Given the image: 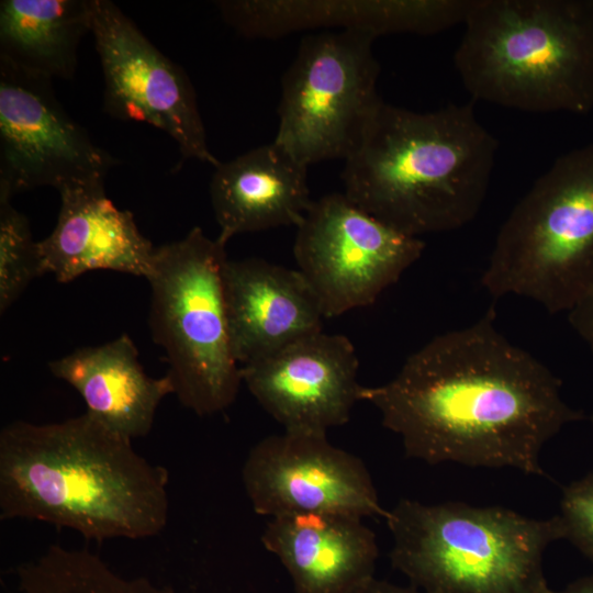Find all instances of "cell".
I'll use <instances>...</instances> for the list:
<instances>
[{
  "instance_id": "obj_17",
  "label": "cell",
  "mask_w": 593,
  "mask_h": 593,
  "mask_svg": "<svg viewBox=\"0 0 593 593\" xmlns=\"http://www.w3.org/2000/svg\"><path fill=\"white\" fill-rule=\"evenodd\" d=\"M295 593H356L374 578L379 548L362 518L326 513L271 517L261 536Z\"/></svg>"
},
{
  "instance_id": "obj_11",
  "label": "cell",
  "mask_w": 593,
  "mask_h": 593,
  "mask_svg": "<svg viewBox=\"0 0 593 593\" xmlns=\"http://www.w3.org/2000/svg\"><path fill=\"white\" fill-rule=\"evenodd\" d=\"M115 164L68 115L52 80L0 58V197L104 181Z\"/></svg>"
},
{
  "instance_id": "obj_6",
  "label": "cell",
  "mask_w": 593,
  "mask_h": 593,
  "mask_svg": "<svg viewBox=\"0 0 593 593\" xmlns=\"http://www.w3.org/2000/svg\"><path fill=\"white\" fill-rule=\"evenodd\" d=\"M494 298L569 312L593 289V143L559 156L502 224L481 276Z\"/></svg>"
},
{
  "instance_id": "obj_24",
  "label": "cell",
  "mask_w": 593,
  "mask_h": 593,
  "mask_svg": "<svg viewBox=\"0 0 593 593\" xmlns=\"http://www.w3.org/2000/svg\"><path fill=\"white\" fill-rule=\"evenodd\" d=\"M356 593H423L411 586H402L373 578Z\"/></svg>"
},
{
  "instance_id": "obj_5",
  "label": "cell",
  "mask_w": 593,
  "mask_h": 593,
  "mask_svg": "<svg viewBox=\"0 0 593 593\" xmlns=\"http://www.w3.org/2000/svg\"><path fill=\"white\" fill-rule=\"evenodd\" d=\"M390 560L423 593H549L547 547L563 539L557 515L542 519L501 506L425 504L388 511Z\"/></svg>"
},
{
  "instance_id": "obj_1",
  "label": "cell",
  "mask_w": 593,
  "mask_h": 593,
  "mask_svg": "<svg viewBox=\"0 0 593 593\" xmlns=\"http://www.w3.org/2000/svg\"><path fill=\"white\" fill-rule=\"evenodd\" d=\"M359 400L410 458L535 475H545V445L584 418L562 399L560 379L496 328L493 310L432 338L388 382L361 385Z\"/></svg>"
},
{
  "instance_id": "obj_21",
  "label": "cell",
  "mask_w": 593,
  "mask_h": 593,
  "mask_svg": "<svg viewBox=\"0 0 593 593\" xmlns=\"http://www.w3.org/2000/svg\"><path fill=\"white\" fill-rule=\"evenodd\" d=\"M38 242L27 219L0 197V312L3 314L32 280L43 276Z\"/></svg>"
},
{
  "instance_id": "obj_23",
  "label": "cell",
  "mask_w": 593,
  "mask_h": 593,
  "mask_svg": "<svg viewBox=\"0 0 593 593\" xmlns=\"http://www.w3.org/2000/svg\"><path fill=\"white\" fill-rule=\"evenodd\" d=\"M568 321L593 355V289L568 312Z\"/></svg>"
},
{
  "instance_id": "obj_7",
  "label": "cell",
  "mask_w": 593,
  "mask_h": 593,
  "mask_svg": "<svg viewBox=\"0 0 593 593\" xmlns=\"http://www.w3.org/2000/svg\"><path fill=\"white\" fill-rule=\"evenodd\" d=\"M225 247L195 226L156 246L147 278L153 339L165 350L177 399L199 416L230 407L243 383L225 304Z\"/></svg>"
},
{
  "instance_id": "obj_16",
  "label": "cell",
  "mask_w": 593,
  "mask_h": 593,
  "mask_svg": "<svg viewBox=\"0 0 593 593\" xmlns=\"http://www.w3.org/2000/svg\"><path fill=\"white\" fill-rule=\"evenodd\" d=\"M52 233L38 242L43 272L67 283L93 270L149 277L156 246L138 230L133 214L105 195L104 181L68 186Z\"/></svg>"
},
{
  "instance_id": "obj_3",
  "label": "cell",
  "mask_w": 593,
  "mask_h": 593,
  "mask_svg": "<svg viewBox=\"0 0 593 593\" xmlns=\"http://www.w3.org/2000/svg\"><path fill=\"white\" fill-rule=\"evenodd\" d=\"M497 149L471 102L417 112L383 101L345 160L344 194L410 236L454 231L482 208Z\"/></svg>"
},
{
  "instance_id": "obj_2",
  "label": "cell",
  "mask_w": 593,
  "mask_h": 593,
  "mask_svg": "<svg viewBox=\"0 0 593 593\" xmlns=\"http://www.w3.org/2000/svg\"><path fill=\"white\" fill-rule=\"evenodd\" d=\"M166 468L89 413L14 421L0 432V517L70 528L89 540L144 539L169 512Z\"/></svg>"
},
{
  "instance_id": "obj_12",
  "label": "cell",
  "mask_w": 593,
  "mask_h": 593,
  "mask_svg": "<svg viewBox=\"0 0 593 593\" xmlns=\"http://www.w3.org/2000/svg\"><path fill=\"white\" fill-rule=\"evenodd\" d=\"M242 480L253 510L276 517L326 513L385 517L363 461L326 435L283 432L249 450Z\"/></svg>"
},
{
  "instance_id": "obj_4",
  "label": "cell",
  "mask_w": 593,
  "mask_h": 593,
  "mask_svg": "<svg viewBox=\"0 0 593 593\" xmlns=\"http://www.w3.org/2000/svg\"><path fill=\"white\" fill-rule=\"evenodd\" d=\"M463 26L454 64L472 100L593 110V0H474Z\"/></svg>"
},
{
  "instance_id": "obj_14",
  "label": "cell",
  "mask_w": 593,
  "mask_h": 593,
  "mask_svg": "<svg viewBox=\"0 0 593 593\" xmlns=\"http://www.w3.org/2000/svg\"><path fill=\"white\" fill-rule=\"evenodd\" d=\"M473 0H224L220 13L248 38H279L314 29L432 35L463 24Z\"/></svg>"
},
{
  "instance_id": "obj_26",
  "label": "cell",
  "mask_w": 593,
  "mask_h": 593,
  "mask_svg": "<svg viewBox=\"0 0 593 593\" xmlns=\"http://www.w3.org/2000/svg\"><path fill=\"white\" fill-rule=\"evenodd\" d=\"M590 419H591V423L593 424V412H592V414H591Z\"/></svg>"
},
{
  "instance_id": "obj_10",
  "label": "cell",
  "mask_w": 593,
  "mask_h": 593,
  "mask_svg": "<svg viewBox=\"0 0 593 593\" xmlns=\"http://www.w3.org/2000/svg\"><path fill=\"white\" fill-rule=\"evenodd\" d=\"M90 33L104 78L103 109L123 121L143 122L167 133L183 158L217 167L186 71L160 53L109 0H90Z\"/></svg>"
},
{
  "instance_id": "obj_9",
  "label": "cell",
  "mask_w": 593,
  "mask_h": 593,
  "mask_svg": "<svg viewBox=\"0 0 593 593\" xmlns=\"http://www.w3.org/2000/svg\"><path fill=\"white\" fill-rule=\"evenodd\" d=\"M424 249L423 239L385 225L342 192L313 200L296 227L293 256L329 318L374 303Z\"/></svg>"
},
{
  "instance_id": "obj_13",
  "label": "cell",
  "mask_w": 593,
  "mask_h": 593,
  "mask_svg": "<svg viewBox=\"0 0 593 593\" xmlns=\"http://www.w3.org/2000/svg\"><path fill=\"white\" fill-rule=\"evenodd\" d=\"M359 360L342 334L323 331L240 367L242 382L284 432L327 435L360 401Z\"/></svg>"
},
{
  "instance_id": "obj_20",
  "label": "cell",
  "mask_w": 593,
  "mask_h": 593,
  "mask_svg": "<svg viewBox=\"0 0 593 593\" xmlns=\"http://www.w3.org/2000/svg\"><path fill=\"white\" fill-rule=\"evenodd\" d=\"M90 0H2L0 58L37 77L70 79Z\"/></svg>"
},
{
  "instance_id": "obj_19",
  "label": "cell",
  "mask_w": 593,
  "mask_h": 593,
  "mask_svg": "<svg viewBox=\"0 0 593 593\" xmlns=\"http://www.w3.org/2000/svg\"><path fill=\"white\" fill-rule=\"evenodd\" d=\"M48 368L81 395L87 413L130 440L148 435L158 405L175 394L168 374L153 378L144 371L127 334L76 349L51 361Z\"/></svg>"
},
{
  "instance_id": "obj_18",
  "label": "cell",
  "mask_w": 593,
  "mask_h": 593,
  "mask_svg": "<svg viewBox=\"0 0 593 593\" xmlns=\"http://www.w3.org/2000/svg\"><path fill=\"white\" fill-rule=\"evenodd\" d=\"M210 198L225 244L238 234L298 227L313 202L307 166L273 141L215 167Z\"/></svg>"
},
{
  "instance_id": "obj_22",
  "label": "cell",
  "mask_w": 593,
  "mask_h": 593,
  "mask_svg": "<svg viewBox=\"0 0 593 593\" xmlns=\"http://www.w3.org/2000/svg\"><path fill=\"white\" fill-rule=\"evenodd\" d=\"M557 516L563 539L593 562V471L563 488Z\"/></svg>"
},
{
  "instance_id": "obj_15",
  "label": "cell",
  "mask_w": 593,
  "mask_h": 593,
  "mask_svg": "<svg viewBox=\"0 0 593 593\" xmlns=\"http://www.w3.org/2000/svg\"><path fill=\"white\" fill-rule=\"evenodd\" d=\"M223 286L240 367L323 331L318 301L298 269L261 258L227 259Z\"/></svg>"
},
{
  "instance_id": "obj_25",
  "label": "cell",
  "mask_w": 593,
  "mask_h": 593,
  "mask_svg": "<svg viewBox=\"0 0 593 593\" xmlns=\"http://www.w3.org/2000/svg\"><path fill=\"white\" fill-rule=\"evenodd\" d=\"M549 593H593V574L578 579L562 590H550Z\"/></svg>"
},
{
  "instance_id": "obj_8",
  "label": "cell",
  "mask_w": 593,
  "mask_h": 593,
  "mask_svg": "<svg viewBox=\"0 0 593 593\" xmlns=\"http://www.w3.org/2000/svg\"><path fill=\"white\" fill-rule=\"evenodd\" d=\"M377 37L358 31L305 36L283 74L275 143L305 166L350 157L383 100Z\"/></svg>"
}]
</instances>
